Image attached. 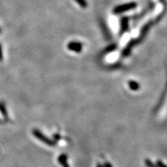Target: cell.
Here are the masks:
<instances>
[{
  "mask_svg": "<svg viewBox=\"0 0 167 167\" xmlns=\"http://www.w3.org/2000/svg\"><path fill=\"white\" fill-rule=\"evenodd\" d=\"M164 5L162 3H159L155 4L153 6V8L151 9V11H149V13H147L146 15L144 16V18L142 19V21L136 24L135 29L132 30L130 34H128L123 37V38L120 42L119 44V47L116 48V51H114L110 54V56L112 55L113 57L110 58L107 62L112 63L114 62V60L117 59V55L119 52L123 51V50L125 48L128 47V44H129L130 41L132 40H135V38H138L139 36H140V33L142 32L143 28L146 27V26L149 24L150 22L154 20L155 18H157L159 14H160L162 11H163Z\"/></svg>",
  "mask_w": 167,
  "mask_h": 167,
  "instance_id": "1",
  "label": "cell"
},
{
  "mask_svg": "<svg viewBox=\"0 0 167 167\" xmlns=\"http://www.w3.org/2000/svg\"><path fill=\"white\" fill-rule=\"evenodd\" d=\"M32 134L35 137H36L38 139L40 140L43 143H45V144L48 145H50V146H55L56 144L55 141L50 139L48 136L44 135L39 130H38V129H34V130H32Z\"/></svg>",
  "mask_w": 167,
  "mask_h": 167,
  "instance_id": "2",
  "label": "cell"
},
{
  "mask_svg": "<svg viewBox=\"0 0 167 167\" xmlns=\"http://www.w3.org/2000/svg\"><path fill=\"white\" fill-rule=\"evenodd\" d=\"M0 112H1L2 116L4 117V119H6V120H8V113H7V111H6V108L5 106L1 102H0Z\"/></svg>",
  "mask_w": 167,
  "mask_h": 167,
  "instance_id": "3",
  "label": "cell"
},
{
  "mask_svg": "<svg viewBox=\"0 0 167 167\" xmlns=\"http://www.w3.org/2000/svg\"><path fill=\"white\" fill-rule=\"evenodd\" d=\"M58 162H59V163L64 167H68V165H66V162H65V155H61L59 158H58Z\"/></svg>",
  "mask_w": 167,
  "mask_h": 167,
  "instance_id": "4",
  "label": "cell"
},
{
  "mask_svg": "<svg viewBox=\"0 0 167 167\" xmlns=\"http://www.w3.org/2000/svg\"><path fill=\"white\" fill-rule=\"evenodd\" d=\"M3 59V54H2V46L0 44V62H2Z\"/></svg>",
  "mask_w": 167,
  "mask_h": 167,
  "instance_id": "5",
  "label": "cell"
},
{
  "mask_svg": "<svg viewBox=\"0 0 167 167\" xmlns=\"http://www.w3.org/2000/svg\"><path fill=\"white\" fill-rule=\"evenodd\" d=\"M0 33H1V29H0Z\"/></svg>",
  "mask_w": 167,
  "mask_h": 167,
  "instance_id": "6",
  "label": "cell"
}]
</instances>
